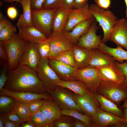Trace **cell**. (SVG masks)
<instances>
[{
    "label": "cell",
    "instance_id": "obj_1",
    "mask_svg": "<svg viewBox=\"0 0 127 127\" xmlns=\"http://www.w3.org/2000/svg\"><path fill=\"white\" fill-rule=\"evenodd\" d=\"M4 87L13 91L42 94L46 91L36 71L27 66L19 65L15 69L8 70Z\"/></svg>",
    "mask_w": 127,
    "mask_h": 127
},
{
    "label": "cell",
    "instance_id": "obj_2",
    "mask_svg": "<svg viewBox=\"0 0 127 127\" xmlns=\"http://www.w3.org/2000/svg\"><path fill=\"white\" fill-rule=\"evenodd\" d=\"M88 8L95 21L102 28L103 36L102 42L105 43L108 41L110 35L118 19L111 11L101 8L95 4H90Z\"/></svg>",
    "mask_w": 127,
    "mask_h": 127
},
{
    "label": "cell",
    "instance_id": "obj_3",
    "mask_svg": "<svg viewBox=\"0 0 127 127\" xmlns=\"http://www.w3.org/2000/svg\"><path fill=\"white\" fill-rule=\"evenodd\" d=\"M2 42L3 47L8 57V70L14 69L18 65L20 57L29 42L16 33L9 40Z\"/></svg>",
    "mask_w": 127,
    "mask_h": 127
},
{
    "label": "cell",
    "instance_id": "obj_4",
    "mask_svg": "<svg viewBox=\"0 0 127 127\" xmlns=\"http://www.w3.org/2000/svg\"><path fill=\"white\" fill-rule=\"evenodd\" d=\"M56 9H31L32 25L48 37L52 33V21Z\"/></svg>",
    "mask_w": 127,
    "mask_h": 127
},
{
    "label": "cell",
    "instance_id": "obj_5",
    "mask_svg": "<svg viewBox=\"0 0 127 127\" xmlns=\"http://www.w3.org/2000/svg\"><path fill=\"white\" fill-rule=\"evenodd\" d=\"M96 92L118 104L127 98V89L110 81L101 80Z\"/></svg>",
    "mask_w": 127,
    "mask_h": 127
},
{
    "label": "cell",
    "instance_id": "obj_6",
    "mask_svg": "<svg viewBox=\"0 0 127 127\" xmlns=\"http://www.w3.org/2000/svg\"><path fill=\"white\" fill-rule=\"evenodd\" d=\"M47 40L50 48L48 59H52L61 53L72 49L75 44L64 31L52 32Z\"/></svg>",
    "mask_w": 127,
    "mask_h": 127
},
{
    "label": "cell",
    "instance_id": "obj_7",
    "mask_svg": "<svg viewBox=\"0 0 127 127\" xmlns=\"http://www.w3.org/2000/svg\"><path fill=\"white\" fill-rule=\"evenodd\" d=\"M39 79L43 82L45 91L47 92L55 87L56 84L60 79L50 67L47 58L41 57L36 71Z\"/></svg>",
    "mask_w": 127,
    "mask_h": 127
},
{
    "label": "cell",
    "instance_id": "obj_8",
    "mask_svg": "<svg viewBox=\"0 0 127 127\" xmlns=\"http://www.w3.org/2000/svg\"><path fill=\"white\" fill-rule=\"evenodd\" d=\"M48 92L61 109L74 110L80 112L82 111L75 101L73 93L66 88L56 86L54 89Z\"/></svg>",
    "mask_w": 127,
    "mask_h": 127
},
{
    "label": "cell",
    "instance_id": "obj_9",
    "mask_svg": "<svg viewBox=\"0 0 127 127\" xmlns=\"http://www.w3.org/2000/svg\"><path fill=\"white\" fill-rule=\"evenodd\" d=\"M73 76L77 80L84 83L89 91L93 93L96 91L101 81L96 67H94L88 66L77 69Z\"/></svg>",
    "mask_w": 127,
    "mask_h": 127
},
{
    "label": "cell",
    "instance_id": "obj_10",
    "mask_svg": "<svg viewBox=\"0 0 127 127\" xmlns=\"http://www.w3.org/2000/svg\"><path fill=\"white\" fill-rule=\"evenodd\" d=\"M74 98L77 104L85 115L91 118L100 108L99 104L93 93L89 92L83 95L73 93Z\"/></svg>",
    "mask_w": 127,
    "mask_h": 127
},
{
    "label": "cell",
    "instance_id": "obj_11",
    "mask_svg": "<svg viewBox=\"0 0 127 127\" xmlns=\"http://www.w3.org/2000/svg\"><path fill=\"white\" fill-rule=\"evenodd\" d=\"M99 27L95 20L93 22L87 32L80 37L76 45L81 48L89 49H98L102 39V36L96 34L97 31Z\"/></svg>",
    "mask_w": 127,
    "mask_h": 127
},
{
    "label": "cell",
    "instance_id": "obj_12",
    "mask_svg": "<svg viewBox=\"0 0 127 127\" xmlns=\"http://www.w3.org/2000/svg\"><path fill=\"white\" fill-rule=\"evenodd\" d=\"M36 43L29 42L20 59L19 65L26 66L36 71L41 57L38 52Z\"/></svg>",
    "mask_w": 127,
    "mask_h": 127
},
{
    "label": "cell",
    "instance_id": "obj_13",
    "mask_svg": "<svg viewBox=\"0 0 127 127\" xmlns=\"http://www.w3.org/2000/svg\"><path fill=\"white\" fill-rule=\"evenodd\" d=\"M108 41L127 51V20L124 18L118 19L109 36Z\"/></svg>",
    "mask_w": 127,
    "mask_h": 127
},
{
    "label": "cell",
    "instance_id": "obj_14",
    "mask_svg": "<svg viewBox=\"0 0 127 127\" xmlns=\"http://www.w3.org/2000/svg\"><path fill=\"white\" fill-rule=\"evenodd\" d=\"M95 67L101 80L110 81L120 85L123 83L124 77L116 66L115 63Z\"/></svg>",
    "mask_w": 127,
    "mask_h": 127
},
{
    "label": "cell",
    "instance_id": "obj_15",
    "mask_svg": "<svg viewBox=\"0 0 127 127\" xmlns=\"http://www.w3.org/2000/svg\"><path fill=\"white\" fill-rule=\"evenodd\" d=\"M88 3L83 7L70 10L68 21L64 31L69 32L76 25L84 20L95 18L88 8Z\"/></svg>",
    "mask_w": 127,
    "mask_h": 127
},
{
    "label": "cell",
    "instance_id": "obj_16",
    "mask_svg": "<svg viewBox=\"0 0 127 127\" xmlns=\"http://www.w3.org/2000/svg\"><path fill=\"white\" fill-rule=\"evenodd\" d=\"M91 119L92 127H93L112 126L118 123L124 122L123 117L104 111L100 107Z\"/></svg>",
    "mask_w": 127,
    "mask_h": 127
},
{
    "label": "cell",
    "instance_id": "obj_17",
    "mask_svg": "<svg viewBox=\"0 0 127 127\" xmlns=\"http://www.w3.org/2000/svg\"><path fill=\"white\" fill-rule=\"evenodd\" d=\"M0 95L10 96L17 101L26 103L38 99H52L50 95L45 93L40 94L30 92L13 91L9 90L4 87L0 90Z\"/></svg>",
    "mask_w": 127,
    "mask_h": 127
},
{
    "label": "cell",
    "instance_id": "obj_18",
    "mask_svg": "<svg viewBox=\"0 0 127 127\" xmlns=\"http://www.w3.org/2000/svg\"><path fill=\"white\" fill-rule=\"evenodd\" d=\"M50 67L61 79L67 81L77 80L73 76L76 67L54 59H48Z\"/></svg>",
    "mask_w": 127,
    "mask_h": 127
},
{
    "label": "cell",
    "instance_id": "obj_19",
    "mask_svg": "<svg viewBox=\"0 0 127 127\" xmlns=\"http://www.w3.org/2000/svg\"><path fill=\"white\" fill-rule=\"evenodd\" d=\"M18 34L25 40L35 43L46 40L48 37L33 25L19 29Z\"/></svg>",
    "mask_w": 127,
    "mask_h": 127
},
{
    "label": "cell",
    "instance_id": "obj_20",
    "mask_svg": "<svg viewBox=\"0 0 127 127\" xmlns=\"http://www.w3.org/2000/svg\"><path fill=\"white\" fill-rule=\"evenodd\" d=\"M61 108L52 99H46L39 110L49 120L53 122L63 115Z\"/></svg>",
    "mask_w": 127,
    "mask_h": 127
},
{
    "label": "cell",
    "instance_id": "obj_21",
    "mask_svg": "<svg viewBox=\"0 0 127 127\" xmlns=\"http://www.w3.org/2000/svg\"><path fill=\"white\" fill-rule=\"evenodd\" d=\"M70 10L62 7L56 9L52 21V32L64 31L67 23Z\"/></svg>",
    "mask_w": 127,
    "mask_h": 127
},
{
    "label": "cell",
    "instance_id": "obj_22",
    "mask_svg": "<svg viewBox=\"0 0 127 127\" xmlns=\"http://www.w3.org/2000/svg\"><path fill=\"white\" fill-rule=\"evenodd\" d=\"M72 49L76 67L80 69L87 67L93 49L81 48L75 44Z\"/></svg>",
    "mask_w": 127,
    "mask_h": 127
},
{
    "label": "cell",
    "instance_id": "obj_23",
    "mask_svg": "<svg viewBox=\"0 0 127 127\" xmlns=\"http://www.w3.org/2000/svg\"><path fill=\"white\" fill-rule=\"evenodd\" d=\"M95 20V18L84 20L76 25L71 31H64L70 40L74 44H76L80 37L87 32L91 24Z\"/></svg>",
    "mask_w": 127,
    "mask_h": 127
},
{
    "label": "cell",
    "instance_id": "obj_24",
    "mask_svg": "<svg viewBox=\"0 0 127 127\" xmlns=\"http://www.w3.org/2000/svg\"><path fill=\"white\" fill-rule=\"evenodd\" d=\"M93 94L98 102L100 108L103 111L123 117V111L116 104L104 96L96 92Z\"/></svg>",
    "mask_w": 127,
    "mask_h": 127
},
{
    "label": "cell",
    "instance_id": "obj_25",
    "mask_svg": "<svg viewBox=\"0 0 127 127\" xmlns=\"http://www.w3.org/2000/svg\"><path fill=\"white\" fill-rule=\"evenodd\" d=\"M116 61L108 54L98 49H94L88 66L95 67L102 66L114 64Z\"/></svg>",
    "mask_w": 127,
    "mask_h": 127
},
{
    "label": "cell",
    "instance_id": "obj_26",
    "mask_svg": "<svg viewBox=\"0 0 127 127\" xmlns=\"http://www.w3.org/2000/svg\"><path fill=\"white\" fill-rule=\"evenodd\" d=\"M56 85L68 89L80 95L91 92L84 83L77 80L65 81L60 79Z\"/></svg>",
    "mask_w": 127,
    "mask_h": 127
},
{
    "label": "cell",
    "instance_id": "obj_27",
    "mask_svg": "<svg viewBox=\"0 0 127 127\" xmlns=\"http://www.w3.org/2000/svg\"><path fill=\"white\" fill-rule=\"evenodd\" d=\"M20 3L22 6L23 12L20 16L16 25L19 30L32 25L30 0H22Z\"/></svg>",
    "mask_w": 127,
    "mask_h": 127
},
{
    "label": "cell",
    "instance_id": "obj_28",
    "mask_svg": "<svg viewBox=\"0 0 127 127\" xmlns=\"http://www.w3.org/2000/svg\"><path fill=\"white\" fill-rule=\"evenodd\" d=\"M98 49L112 56L116 61L122 63L124 61H127V51L124 50L121 46H117L115 48L109 47L102 42Z\"/></svg>",
    "mask_w": 127,
    "mask_h": 127
},
{
    "label": "cell",
    "instance_id": "obj_29",
    "mask_svg": "<svg viewBox=\"0 0 127 127\" xmlns=\"http://www.w3.org/2000/svg\"><path fill=\"white\" fill-rule=\"evenodd\" d=\"M29 121L34 127H53L52 122L48 120L39 110L31 114Z\"/></svg>",
    "mask_w": 127,
    "mask_h": 127
},
{
    "label": "cell",
    "instance_id": "obj_30",
    "mask_svg": "<svg viewBox=\"0 0 127 127\" xmlns=\"http://www.w3.org/2000/svg\"><path fill=\"white\" fill-rule=\"evenodd\" d=\"M17 103L16 100L10 96L6 95H0V115L5 114L13 111Z\"/></svg>",
    "mask_w": 127,
    "mask_h": 127
},
{
    "label": "cell",
    "instance_id": "obj_31",
    "mask_svg": "<svg viewBox=\"0 0 127 127\" xmlns=\"http://www.w3.org/2000/svg\"><path fill=\"white\" fill-rule=\"evenodd\" d=\"M13 111L18 115L23 122L29 120L31 114L28 103L17 101L16 105Z\"/></svg>",
    "mask_w": 127,
    "mask_h": 127
},
{
    "label": "cell",
    "instance_id": "obj_32",
    "mask_svg": "<svg viewBox=\"0 0 127 127\" xmlns=\"http://www.w3.org/2000/svg\"><path fill=\"white\" fill-rule=\"evenodd\" d=\"M61 111L63 115L72 117L83 121L89 127H92L91 118L87 115L83 114L78 111L73 109H61Z\"/></svg>",
    "mask_w": 127,
    "mask_h": 127
},
{
    "label": "cell",
    "instance_id": "obj_33",
    "mask_svg": "<svg viewBox=\"0 0 127 127\" xmlns=\"http://www.w3.org/2000/svg\"><path fill=\"white\" fill-rule=\"evenodd\" d=\"M52 59L76 67L72 48L61 53Z\"/></svg>",
    "mask_w": 127,
    "mask_h": 127
},
{
    "label": "cell",
    "instance_id": "obj_34",
    "mask_svg": "<svg viewBox=\"0 0 127 127\" xmlns=\"http://www.w3.org/2000/svg\"><path fill=\"white\" fill-rule=\"evenodd\" d=\"M16 26L9 21L6 27L0 31V41L9 40L16 33Z\"/></svg>",
    "mask_w": 127,
    "mask_h": 127
},
{
    "label": "cell",
    "instance_id": "obj_35",
    "mask_svg": "<svg viewBox=\"0 0 127 127\" xmlns=\"http://www.w3.org/2000/svg\"><path fill=\"white\" fill-rule=\"evenodd\" d=\"M53 127H73V119L71 117L62 115L52 122Z\"/></svg>",
    "mask_w": 127,
    "mask_h": 127
},
{
    "label": "cell",
    "instance_id": "obj_36",
    "mask_svg": "<svg viewBox=\"0 0 127 127\" xmlns=\"http://www.w3.org/2000/svg\"><path fill=\"white\" fill-rule=\"evenodd\" d=\"M47 39L38 42L36 45L40 57L48 58L50 53V48Z\"/></svg>",
    "mask_w": 127,
    "mask_h": 127
},
{
    "label": "cell",
    "instance_id": "obj_37",
    "mask_svg": "<svg viewBox=\"0 0 127 127\" xmlns=\"http://www.w3.org/2000/svg\"><path fill=\"white\" fill-rule=\"evenodd\" d=\"M8 61H6L1 65L0 69V90L4 87L7 80L8 69Z\"/></svg>",
    "mask_w": 127,
    "mask_h": 127
},
{
    "label": "cell",
    "instance_id": "obj_38",
    "mask_svg": "<svg viewBox=\"0 0 127 127\" xmlns=\"http://www.w3.org/2000/svg\"><path fill=\"white\" fill-rule=\"evenodd\" d=\"M63 0H45L42 8L44 9H56L62 7Z\"/></svg>",
    "mask_w": 127,
    "mask_h": 127
},
{
    "label": "cell",
    "instance_id": "obj_39",
    "mask_svg": "<svg viewBox=\"0 0 127 127\" xmlns=\"http://www.w3.org/2000/svg\"><path fill=\"white\" fill-rule=\"evenodd\" d=\"M115 64L124 77V80L121 85L127 89V61H124L122 63H120L116 61Z\"/></svg>",
    "mask_w": 127,
    "mask_h": 127
},
{
    "label": "cell",
    "instance_id": "obj_40",
    "mask_svg": "<svg viewBox=\"0 0 127 127\" xmlns=\"http://www.w3.org/2000/svg\"><path fill=\"white\" fill-rule=\"evenodd\" d=\"M45 100L43 99H36L28 103L31 114L39 110L45 102Z\"/></svg>",
    "mask_w": 127,
    "mask_h": 127
},
{
    "label": "cell",
    "instance_id": "obj_41",
    "mask_svg": "<svg viewBox=\"0 0 127 127\" xmlns=\"http://www.w3.org/2000/svg\"><path fill=\"white\" fill-rule=\"evenodd\" d=\"M0 116L20 126L23 123L19 117L13 111Z\"/></svg>",
    "mask_w": 127,
    "mask_h": 127
},
{
    "label": "cell",
    "instance_id": "obj_42",
    "mask_svg": "<svg viewBox=\"0 0 127 127\" xmlns=\"http://www.w3.org/2000/svg\"><path fill=\"white\" fill-rule=\"evenodd\" d=\"M98 6L104 9H108L111 4V0H94Z\"/></svg>",
    "mask_w": 127,
    "mask_h": 127
},
{
    "label": "cell",
    "instance_id": "obj_43",
    "mask_svg": "<svg viewBox=\"0 0 127 127\" xmlns=\"http://www.w3.org/2000/svg\"><path fill=\"white\" fill-rule=\"evenodd\" d=\"M7 14L8 17L12 20L17 17L18 12L16 8L14 6L9 7L7 9Z\"/></svg>",
    "mask_w": 127,
    "mask_h": 127
},
{
    "label": "cell",
    "instance_id": "obj_44",
    "mask_svg": "<svg viewBox=\"0 0 127 127\" xmlns=\"http://www.w3.org/2000/svg\"><path fill=\"white\" fill-rule=\"evenodd\" d=\"M45 0H30L31 9L37 10L42 8V5Z\"/></svg>",
    "mask_w": 127,
    "mask_h": 127
},
{
    "label": "cell",
    "instance_id": "obj_45",
    "mask_svg": "<svg viewBox=\"0 0 127 127\" xmlns=\"http://www.w3.org/2000/svg\"><path fill=\"white\" fill-rule=\"evenodd\" d=\"M89 0H74L73 7L75 9H78L83 7L88 3Z\"/></svg>",
    "mask_w": 127,
    "mask_h": 127
},
{
    "label": "cell",
    "instance_id": "obj_46",
    "mask_svg": "<svg viewBox=\"0 0 127 127\" xmlns=\"http://www.w3.org/2000/svg\"><path fill=\"white\" fill-rule=\"evenodd\" d=\"M74 1V0H63L61 7L67 9H73Z\"/></svg>",
    "mask_w": 127,
    "mask_h": 127
},
{
    "label": "cell",
    "instance_id": "obj_47",
    "mask_svg": "<svg viewBox=\"0 0 127 127\" xmlns=\"http://www.w3.org/2000/svg\"><path fill=\"white\" fill-rule=\"evenodd\" d=\"M0 58L5 61H8V56L3 47L2 41H0Z\"/></svg>",
    "mask_w": 127,
    "mask_h": 127
},
{
    "label": "cell",
    "instance_id": "obj_48",
    "mask_svg": "<svg viewBox=\"0 0 127 127\" xmlns=\"http://www.w3.org/2000/svg\"><path fill=\"white\" fill-rule=\"evenodd\" d=\"M73 124L74 127H88V126L83 121L73 118Z\"/></svg>",
    "mask_w": 127,
    "mask_h": 127
},
{
    "label": "cell",
    "instance_id": "obj_49",
    "mask_svg": "<svg viewBox=\"0 0 127 127\" xmlns=\"http://www.w3.org/2000/svg\"><path fill=\"white\" fill-rule=\"evenodd\" d=\"M2 117L3 118L4 121L5 127H20V125L12 122Z\"/></svg>",
    "mask_w": 127,
    "mask_h": 127
},
{
    "label": "cell",
    "instance_id": "obj_50",
    "mask_svg": "<svg viewBox=\"0 0 127 127\" xmlns=\"http://www.w3.org/2000/svg\"><path fill=\"white\" fill-rule=\"evenodd\" d=\"M9 21L6 18L0 20V31L6 27Z\"/></svg>",
    "mask_w": 127,
    "mask_h": 127
},
{
    "label": "cell",
    "instance_id": "obj_51",
    "mask_svg": "<svg viewBox=\"0 0 127 127\" xmlns=\"http://www.w3.org/2000/svg\"><path fill=\"white\" fill-rule=\"evenodd\" d=\"M112 126L115 127H127V123L121 122L114 124Z\"/></svg>",
    "mask_w": 127,
    "mask_h": 127
},
{
    "label": "cell",
    "instance_id": "obj_52",
    "mask_svg": "<svg viewBox=\"0 0 127 127\" xmlns=\"http://www.w3.org/2000/svg\"><path fill=\"white\" fill-rule=\"evenodd\" d=\"M20 127H34V126L29 121L25 123L23 122L20 125Z\"/></svg>",
    "mask_w": 127,
    "mask_h": 127
},
{
    "label": "cell",
    "instance_id": "obj_53",
    "mask_svg": "<svg viewBox=\"0 0 127 127\" xmlns=\"http://www.w3.org/2000/svg\"><path fill=\"white\" fill-rule=\"evenodd\" d=\"M123 118L124 119V122L127 123V109L126 108H123Z\"/></svg>",
    "mask_w": 127,
    "mask_h": 127
},
{
    "label": "cell",
    "instance_id": "obj_54",
    "mask_svg": "<svg viewBox=\"0 0 127 127\" xmlns=\"http://www.w3.org/2000/svg\"><path fill=\"white\" fill-rule=\"evenodd\" d=\"M123 101V104L120 107L121 108L123 109L126 108L127 109V98L124 100Z\"/></svg>",
    "mask_w": 127,
    "mask_h": 127
},
{
    "label": "cell",
    "instance_id": "obj_55",
    "mask_svg": "<svg viewBox=\"0 0 127 127\" xmlns=\"http://www.w3.org/2000/svg\"><path fill=\"white\" fill-rule=\"evenodd\" d=\"M5 3H11L12 2H20L22 0H2Z\"/></svg>",
    "mask_w": 127,
    "mask_h": 127
},
{
    "label": "cell",
    "instance_id": "obj_56",
    "mask_svg": "<svg viewBox=\"0 0 127 127\" xmlns=\"http://www.w3.org/2000/svg\"><path fill=\"white\" fill-rule=\"evenodd\" d=\"M0 127H5L3 118L0 116Z\"/></svg>",
    "mask_w": 127,
    "mask_h": 127
},
{
    "label": "cell",
    "instance_id": "obj_57",
    "mask_svg": "<svg viewBox=\"0 0 127 127\" xmlns=\"http://www.w3.org/2000/svg\"><path fill=\"white\" fill-rule=\"evenodd\" d=\"M126 6V10L125 11L126 18H127V0H124Z\"/></svg>",
    "mask_w": 127,
    "mask_h": 127
},
{
    "label": "cell",
    "instance_id": "obj_58",
    "mask_svg": "<svg viewBox=\"0 0 127 127\" xmlns=\"http://www.w3.org/2000/svg\"><path fill=\"white\" fill-rule=\"evenodd\" d=\"M6 18V17L1 12H0V20Z\"/></svg>",
    "mask_w": 127,
    "mask_h": 127
}]
</instances>
